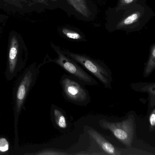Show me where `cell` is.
<instances>
[{
	"label": "cell",
	"mask_w": 155,
	"mask_h": 155,
	"mask_svg": "<svg viewBox=\"0 0 155 155\" xmlns=\"http://www.w3.org/2000/svg\"><path fill=\"white\" fill-rule=\"evenodd\" d=\"M105 15V28L108 32L121 31L130 33L141 30L155 13L147 4H136L120 10L108 7Z\"/></svg>",
	"instance_id": "6da1fadb"
},
{
	"label": "cell",
	"mask_w": 155,
	"mask_h": 155,
	"mask_svg": "<svg viewBox=\"0 0 155 155\" xmlns=\"http://www.w3.org/2000/svg\"><path fill=\"white\" fill-rule=\"evenodd\" d=\"M40 68L36 63H32L24 70L18 78L14 86L12 100L15 134L14 148L16 149L19 147L18 124L20 115L22 110H26L25 103L31 91L35 86L38 80Z\"/></svg>",
	"instance_id": "7a4b0ae2"
},
{
	"label": "cell",
	"mask_w": 155,
	"mask_h": 155,
	"mask_svg": "<svg viewBox=\"0 0 155 155\" xmlns=\"http://www.w3.org/2000/svg\"><path fill=\"white\" fill-rule=\"evenodd\" d=\"M62 50L64 54L97 79L106 88L112 89V72L103 61L91 58L86 54L72 52L65 49H62Z\"/></svg>",
	"instance_id": "3957f363"
},
{
	"label": "cell",
	"mask_w": 155,
	"mask_h": 155,
	"mask_svg": "<svg viewBox=\"0 0 155 155\" xmlns=\"http://www.w3.org/2000/svg\"><path fill=\"white\" fill-rule=\"evenodd\" d=\"M51 46L57 53V58L54 59H51L49 57L46 58L43 63L41 65H38L39 68L46 63L54 62L67 71L69 75L75 77L84 85L89 86H98L97 81L78 63L64 54L61 48L53 43H51Z\"/></svg>",
	"instance_id": "277c9868"
},
{
	"label": "cell",
	"mask_w": 155,
	"mask_h": 155,
	"mask_svg": "<svg viewBox=\"0 0 155 155\" xmlns=\"http://www.w3.org/2000/svg\"><path fill=\"white\" fill-rule=\"evenodd\" d=\"M99 124L103 129L110 130L127 147H131L137 129L134 115L130 114L125 119L118 122H112L102 119L100 120Z\"/></svg>",
	"instance_id": "5b68a950"
},
{
	"label": "cell",
	"mask_w": 155,
	"mask_h": 155,
	"mask_svg": "<svg viewBox=\"0 0 155 155\" xmlns=\"http://www.w3.org/2000/svg\"><path fill=\"white\" fill-rule=\"evenodd\" d=\"M60 84L64 98L70 103L80 106H86L91 102L89 92L85 85L69 74L61 76Z\"/></svg>",
	"instance_id": "8992f818"
},
{
	"label": "cell",
	"mask_w": 155,
	"mask_h": 155,
	"mask_svg": "<svg viewBox=\"0 0 155 155\" xmlns=\"http://www.w3.org/2000/svg\"><path fill=\"white\" fill-rule=\"evenodd\" d=\"M62 9L69 17L84 22L94 21L98 9L93 0H61Z\"/></svg>",
	"instance_id": "52a82bcc"
},
{
	"label": "cell",
	"mask_w": 155,
	"mask_h": 155,
	"mask_svg": "<svg viewBox=\"0 0 155 155\" xmlns=\"http://www.w3.org/2000/svg\"><path fill=\"white\" fill-rule=\"evenodd\" d=\"M27 61V55L21 51L19 44L16 36L11 38L8 53L5 78L11 81L18 76L23 70Z\"/></svg>",
	"instance_id": "ba28073f"
},
{
	"label": "cell",
	"mask_w": 155,
	"mask_h": 155,
	"mask_svg": "<svg viewBox=\"0 0 155 155\" xmlns=\"http://www.w3.org/2000/svg\"><path fill=\"white\" fill-rule=\"evenodd\" d=\"M51 117L55 128L61 132H68L71 124L69 121L66 112L61 108L52 104L51 108Z\"/></svg>",
	"instance_id": "9c48e42d"
},
{
	"label": "cell",
	"mask_w": 155,
	"mask_h": 155,
	"mask_svg": "<svg viewBox=\"0 0 155 155\" xmlns=\"http://www.w3.org/2000/svg\"><path fill=\"white\" fill-rule=\"evenodd\" d=\"M85 130L87 134L95 140L100 148L107 154L113 155H121L122 153L120 149L113 146L98 131L90 127H86Z\"/></svg>",
	"instance_id": "30bf717a"
},
{
	"label": "cell",
	"mask_w": 155,
	"mask_h": 155,
	"mask_svg": "<svg viewBox=\"0 0 155 155\" xmlns=\"http://www.w3.org/2000/svg\"><path fill=\"white\" fill-rule=\"evenodd\" d=\"M60 34L64 38L74 42H86L87 41L85 34L78 28L71 25L61 26L58 29Z\"/></svg>",
	"instance_id": "8fae6325"
},
{
	"label": "cell",
	"mask_w": 155,
	"mask_h": 155,
	"mask_svg": "<svg viewBox=\"0 0 155 155\" xmlns=\"http://www.w3.org/2000/svg\"><path fill=\"white\" fill-rule=\"evenodd\" d=\"M133 90L148 94L149 108L155 107V83L154 82H137L130 84Z\"/></svg>",
	"instance_id": "7c38bea8"
},
{
	"label": "cell",
	"mask_w": 155,
	"mask_h": 155,
	"mask_svg": "<svg viewBox=\"0 0 155 155\" xmlns=\"http://www.w3.org/2000/svg\"><path fill=\"white\" fill-rule=\"evenodd\" d=\"M155 69V43L150 45L149 49L148 58L147 61L145 63L143 77L147 78Z\"/></svg>",
	"instance_id": "4fadbf2b"
},
{
	"label": "cell",
	"mask_w": 155,
	"mask_h": 155,
	"mask_svg": "<svg viewBox=\"0 0 155 155\" xmlns=\"http://www.w3.org/2000/svg\"><path fill=\"white\" fill-rule=\"evenodd\" d=\"M147 0H118L117 5L114 7L117 10L127 8L136 4L143 5L147 4Z\"/></svg>",
	"instance_id": "5bb4252c"
},
{
	"label": "cell",
	"mask_w": 155,
	"mask_h": 155,
	"mask_svg": "<svg viewBox=\"0 0 155 155\" xmlns=\"http://www.w3.org/2000/svg\"><path fill=\"white\" fill-rule=\"evenodd\" d=\"M4 1L21 8L25 5L31 7L35 3L32 0H4Z\"/></svg>",
	"instance_id": "9a60e30c"
},
{
	"label": "cell",
	"mask_w": 155,
	"mask_h": 155,
	"mask_svg": "<svg viewBox=\"0 0 155 155\" xmlns=\"http://www.w3.org/2000/svg\"><path fill=\"white\" fill-rule=\"evenodd\" d=\"M9 149L8 141L5 137H0V154L8 152Z\"/></svg>",
	"instance_id": "2e32d148"
},
{
	"label": "cell",
	"mask_w": 155,
	"mask_h": 155,
	"mask_svg": "<svg viewBox=\"0 0 155 155\" xmlns=\"http://www.w3.org/2000/svg\"><path fill=\"white\" fill-rule=\"evenodd\" d=\"M149 130L150 131H154L155 130V108H153L150 111L149 117Z\"/></svg>",
	"instance_id": "e0dca14e"
},
{
	"label": "cell",
	"mask_w": 155,
	"mask_h": 155,
	"mask_svg": "<svg viewBox=\"0 0 155 155\" xmlns=\"http://www.w3.org/2000/svg\"><path fill=\"white\" fill-rule=\"evenodd\" d=\"M35 154L37 155H69V153L67 152H63V151H60L57 150L53 149H47V150H44L43 151L38 152V153H35Z\"/></svg>",
	"instance_id": "ac0fdd59"
},
{
	"label": "cell",
	"mask_w": 155,
	"mask_h": 155,
	"mask_svg": "<svg viewBox=\"0 0 155 155\" xmlns=\"http://www.w3.org/2000/svg\"><path fill=\"white\" fill-rule=\"evenodd\" d=\"M50 2L53 4L55 7H59L60 8H62V2L61 0H49Z\"/></svg>",
	"instance_id": "d6986e66"
},
{
	"label": "cell",
	"mask_w": 155,
	"mask_h": 155,
	"mask_svg": "<svg viewBox=\"0 0 155 155\" xmlns=\"http://www.w3.org/2000/svg\"><path fill=\"white\" fill-rule=\"evenodd\" d=\"M35 3H40L46 6H50V3L48 0H32Z\"/></svg>",
	"instance_id": "ffe728a7"
},
{
	"label": "cell",
	"mask_w": 155,
	"mask_h": 155,
	"mask_svg": "<svg viewBox=\"0 0 155 155\" xmlns=\"http://www.w3.org/2000/svg\"></svg>",
	"instance_id": "44dd1931"
}]
</instances>
